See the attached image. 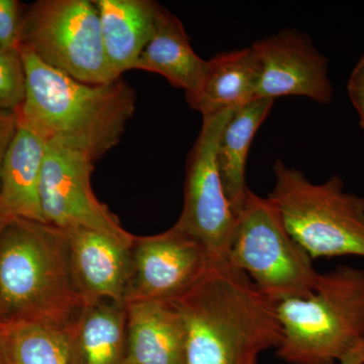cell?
I'll return each instance as SVG.
<instances>
[{"mask_svg":"<svg viewBox=\"0 0 364 364\" xmlns=\"http://www.w3.org/2000/svg\"><path fill=\"white\" fill-rule=\"evenodd\" d=\"M259 63L253 48L218 53L208 60L200 87L186 102L203 117L236 109L257 98Z\"/></svg>","mask_w":364,"mask_h":364,"instance_id":"cell-15","label":"cell"},{"mask_svg":"<svg viewBox=\"0 0 364 364\" xmlns=\"http://www.w3.org/2000/svg\"><path fill=\"white\" fill-rule=\"evenodd\" d=\"M18 129L16 112L0 109V170L7 148Z\"/></svg>","mask_w":364,"mask_h":364,"instance_id":"cell-24","label":"cell"},{"mask_svg":"<svg viewBox=\"0 0 364 364\" xmlns=\"http://www.w3.org/2000/svg\"><path fill=\"white\" fill-rule=\"evenodd\" d=\"M107 61L117 78L133 70L154 33L160 4L151 0H95Z\"/></svg>","mask_w":364,"mask_h":364,"instance_id":"cell-16","label":"cell"},{"mask_svg":"<svg viewBox=\"0 0 364 364\" xmlns=\"http://www.w3.org/2000/svg\"><path fill=\"white\" fill-rule=\"evenodd\" d=\"M255 364H257V363H255Z\"/></svg>","mask_w":364,"mask_h":364,"instance_id":"cell-27","label":"cell"},{"mask_svg":"<svg viewBox=\"0 0 364 364\" xmlns=\"http://www.w3.org/2000/svg\"><path fill=\"white\" fill-rule=\"evenodd\" d=\"M273 105L274 100L255 98L234 109L223 129L218 145V165L225 193L236 217L249 191L245 178L249 150Z\"/></svg>","mask_w":364,"mask_h":364,"instance_id":"cell-19","label":"cell"},{"mask_svg":"<svg viewBox=\"0 0 364 364\" xmlns=\"http://www.w3.org/2000/svg\"><path fill=\"white\" fill-rule=\"evenodd\" d=\"M233 111L203 117L202 129L188 156L183 207L176 223L207 248L214 262L226 260L236 225L217 160L223 129Z\"/></svg>","mask_w":364,"mask_h":364,"instance_id":"cell-8","label":"cell"},{"mask_svg":"<svg viewBox=\"0 0 364 364\" xmlns=\"http://www.w3.org/2000/svg\"><path fill=\"white\" fill-rule=\"evenodd\" d=\"M86 304L72 274L65 230L14 218L0 232V331L71 327Z\"/></svg>","mask_w":364,"mask_h":364,"instance_id":"cell-3","label":"cell"},{"mask_svg":"<svg viewBox=\"0 0 364 364\" xmlns=\"http://www.w3.org/2000/svg\"><path fill=\"white\" fill-rule=\"evenodd\" d=\"M47 142L18 123L0 170V210L7 217L45 222L40 181Z\"/></svg>","mask_w":364,"mask_h":364,"instance_id":"cell-14","label":"cell"},{"mask_svg":"<svg viewBox=\"0 0 364 364\" xmlns=\"http://www.w3.org/2000/svg\"><path fill=\"white\" fill-rule=\"evenodd\" d=\"M23 11L18 0H0V47L18 48Z\"/></svg>","mask_w":364,"mask_h":364,"instance_id":"cell-22","label":"cell"},{"mask_svg":"<svg viewBox=\"0 0 364 364\" xmlns=\"http://www.w3.org/2000/svg\"><path fill=\"white\" fill-rule=\"evenodd\" d=\"M26 72V97L18 123L92 160L117 145L133 117L136 93L121 77L104 83L80 82L18 47Z\"/></svg>","mask_w":364,"mask_h":364,"instance_id":"cell-2","label":"cell"},{"mask_svg":"<svg viewBox=\"0 0 364 364\" xmlns=\"http://www.w3.org/2000/svg\"><path fill=\"white\" fill-rule=\"evenodd\" d=\"M71 333L74 364L126 363V304L111 299L86 304Z\"/></svg>","mask_w":364,"mask_h":364,"instance_id":"cell-18","label":"cell"},{"mask_svg":"<svg viewBox=\"0 0 364 364\" xmlns=\"http://www.w3.org/2000/svg\"><path fill=\"white\" fill-rule=\"evenodd\" d=\"M274 186L267 198L289 235L316 258L364 257V198L346 193L338 176L314 183L282 160L273 165Z\"/></svg>","mask_w":364,"mask_h":364,"instance_id":"cell-5","label":"cell"},{"mask_svg":"<svg viewBox=\"0 0 364 364\" xmlns=\"http://www.w3.org/2000/svg\"><path fill=\"white\" fill-rule=\"evenodd\" d=\"M347 90L352 105L358 112L364 133V55L351 72L347 83Z\"/></svg>","mask_w":364,"mask_h":364,"instance_id":"cell-23","label":"cell"},{"mask_svg":"<svg viewBox=\"0 0 364 364\" xmlns=\"http://www.w3.org/2000/svg\"><path fill=\"white\" fill-rule=\"evenodd\" d=\"M259 63L257 98L304 97L329 104L334 95L328 60L306 33L280 31L251 45Z\"/></svg>","mask_w":364,"mask_h":364,"instance_id":"cell-11","label":"cell"},{"mask_svg":"<svg viewBox=\"0 0 364 364\" xmlns=\"http://www.w3.org/2000/svg\"><path fill=\"white\" fill-rule=\"evenodd\" d=\"M226 260L275 304L308 298L320 279L312 258L287 232L274 203L250 189L237 214Z\"/></svg>","mask_w":364,"mask_h":364,"instance_id":"cell-6","label":"cell"},{"mask_svg":"<svg viewBox=\"0 0 364 364\" xmlns=\"http://www.w3.org/2000/svg\"><path fill=\"white\" fill-rule=\"evenodd\" d=\"M11 218L7 217V215H4V213L0 210V232L4 229V227L6 226L7 223L11 221Z\"/></svg>","mask_w":364,"mask_h":364,"instance_id":"cell-26","label":"cell"},{"mask_svg":"<svg viewBox=\"0 0 364 364\" xmlns=\"http://www.w3.org/2000/svg\"><path fill=\"white\" fill-rule=\"evenodd\" d=\"M18 47L70 77L104 85L117 79L102 42L97 6L88 0H39L23 11Z\"/></svg>","mask_w":364,"mask_h":364,"instance_id":"cell-7","label":"cell"},{"mask_svg":"<svg viewBox=\"0 0 364 364\" xmlns=\"http://www.w3.org/2000/svg\"><path fill=\"white\" fill-rule=\"evenodd\" d=\"M72 327L41 323L4 333L9 364H74Z\"/></svg>","mask_w":364,"mask_h":364,"instance_id":"cell-20","label":"cell"},{"mask_svg":"<svg viewBox=\"0 0 364 364\" xmlns=\"http://www.w3.org/2000/svg\"><path fill=\"white\" fill-rule=\"evenodd\" d=\"M0 364H9L7 363L6 351V340H4V333L0 331Z\"/></svg>","mask_w":364,"mask_h":364,"instance_id":"cell-25","label":"cell"},{"mask_svg":"<svg viewBox=\"0 0 364 364\" xmlns=\"http://www.w3.org/2000/svg\"><path fill=\"white\" fill-rule=\"evenodd\" d=\"M186 331L174 301L127 304L124 364H184Z\"/></svg>","mask_w":364,"mask_h":364,"instance_id":"cell-13","label":"cell"},{"mask_svg":"<svg viewBox=\"0 0 364 364\" xmlns=\"http://www.w3.org/2000/svg\"><path fill=\"white\" fill-rule=\"evenodd\" d=\"M26 97V72L18 48L0 47V109L16 112Z\"/></svg>","mask_w":364,"mask_h":364,"instance_id":"cell-21","label":"cell"},{"mask_svg":"<svg viewBox=\"0 0 364 364\" xmlns=\"http://www.w3.org/2000/svg\"><path fill=\"white\" fill-rule=\"evenodd\" d=\"M72 274L85 304L124 303L133 242L86 229L65 230Z\"/></svg>","mask_w":364,"mask_h":364,"instance_id":"cell-12","label":"cell"},{"mask_svg":"<svg viewBox=\"0 0 364 364\" xmlns=\"http://www.w3.org/2000/svg\"><path fill=\"white\" fill-rule=\"evenodd\" d=\"M214 260L207 248L181 228L135 237L124 304L176 301L207 274Z\"/></svg>","mask_w":364,"mask_h":364,"instance_id":"cell-9","label":"cell"},{"mask_svg":"<svg viewBox=\"0 0 364 364\" xmlns=\"http://www.w3.org/2000/svg\"><path fill=\"white\" fill-rule=\"evenodd\" d=\"M174 304L186 331L184 364H255L282 344L277 304L227 260L213 263Z\"/></svg>","mask_w":364,"mask_h":364,"instance_id":"cell-1","label":"cell"},{"mask_svg":"<svg viewBox=\"0 0 364 364\" xmlns=\"http://www.w3.org/2000/svg\"><path fill=\"white\" fill-rule=\"evenodd\" d=\"M93 161L76 151L47 142L40 181V203L45 222L60 229H86L124 242L135 236L100 203L91 186Z\"/></svg>","mask_w":364,"mask_h":364,"instance_id":"cell-10","label":"cell"},{"mask_svg":"<svg viewBox=\"0 0 364 364\" xmlns=\"http://www.w3.org/2000/svg\"><path fill=\"white\" fill-rule=\"evenodd\" d=\"M277 356L291 364H336L364 347V269L321 273L310 296L277 304Z\"/></svg>","mask_w":364,"mask_h":364,"instance_id":"cell-4","label":"cell"},{"mask_svg":"<svg viewBox=\"0 0 364 364\" xmlns=\"http://www.w3.org/2000/svg\"><path fill=\"white\" fill-rule=\"evenodd\" d=\"M205 65L207 61L191 47L181 21L160 6L154 33L136 59L133 70L159 74L174 87L183 90L186 97L200 87Z\"/></svg>","mask_w":364,"mask_h":364,"instance_id":"cell-17","label":"cell"}]
</instances>
